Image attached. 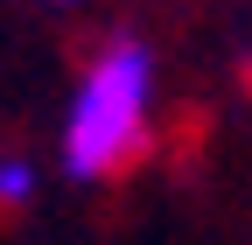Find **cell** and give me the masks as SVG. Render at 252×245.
Returning <instances> with one entry per match:
<instances>
[{
	"label": "cell",
	"instance_id": "1",
	"mask_svg": "<svg viewBox=\"0 0 252 245\" xmlns=\"http://www.w3.org/2000/svg\"><path fill=\"white\" fill-rule=\"evenodd\" d=\"M147 98H154V56L147 42L119 35L91 56V70L70 98L63 126V168L77 182H119L126 168L147 161Z\"/></svg>",
	"mask_w": 252,
	"mask_h": 245
},
{
	"label": "cell",
	"instance_id": "2",
	"mask_svg": "<svg viewBox=\"0 0 252 245\" xmlns=\"http://www.w3.org/2000/svg\"><path fill=\"white\" fill-rule=\"evenodd\" d=\"M28 196H35V168H28V161H0V210H14V203H28Z\"/></svg>",
	"mask_w": 252,
	"mask_h": 245
}]
</instances>
